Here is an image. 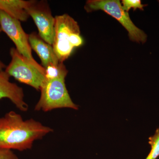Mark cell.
<instances>
[{"instance_id":"obj_1","label":"cell","mask_w":159,"mask_h":159,"mask_svg":"<svg viewBox=\"0 0 159 159\" xmlns=\"http://www.w3.org/2000/svg\"><path fill=\"white\" fill-rule=\"evenodd\" d=\"M53 131V129L37 120H24L19 114L10 111L0 117V148L29 150L35 141Z\"/></svg>"},{"instance_id":"obj_2","label":"cell","mask_w":159,"mask_h":159,"mask_svg":"<svg viewBox=\"0 0 159 159\" xmlns=\"http://www.w3.org/2000/svg\"><path fill=\"white\" fill-rule=\"evenodd\" d=\"M45 79L41 87L40 97L34 110L48 112L57 109H78L71 99L66 87L68 70L63 63L51 66L45 69Z\"/></svg>"},{"instance_id":"obj_3","label":"cell","mask_w":159,"mask_h":159,"mask_svg":"<svg viewBox=\"0 0 159 159\" xmlns=\"http://www.w3.org/2000/svg\"><path fill=\"white\" fill-rule=\"evenodd\" d=\"M55 20L52 46L60 62L63 63L74 48L82 45L84 40L78 23L69 15L56 16Z\"/></svg>"},{"instance_id":"obj_4","label":"cell","mask_w":159,"mask_h":159,"mask_svg":"<svg viewBox=\"0 0 159 159\" xmlns=\"http://www.w3.org/2000/svg\"><path fill=\"white\" fill-rule=\"evenodd\" d=\"M11 60L5 72L10 77L40 91L45 79L46 70L37 62H32L19 53L16 48L10 50Z\"/></svg>"},{"instance_id":"obj_5","label":"cell","mask_w":159,"mask_h":159,"mask_svg":"<svg viewBox=\"0 0 159 159\" xmlns=\"http://www.w3.org/2000/svg\"><path fill=\"white\" fill-rule=\"evenodd\" d=\"M84 9L87 12L99 10L104 11L117 20L126 29L131 41L142 44L147 41V34L134 24L119 0H89L86 2Z\"/></svg>"},{"instance_id":"obj_6","label":"cell","mask_w":159,"mask_h":159,"mask_svg":"<svg viewBox=\"0 0 159 159\" xmlns=\"http://www.w3.org/2000/svg\"><path fill=\"white\" fill-rule=\"evenodd\" d=\"M27 11L34 20L40 37L52 45L54 34L55 17H53L48 2L31 1Z\"/></svg>"},{"instance_id":"obj_7","label":"cell","mask_w":159,"mask_h":159,"mask_svg":"<svg viewBox=\"0 0 159 159\" xmlns=\"http://www.w3.org/2000/svg\"><path fill=\"white\" fill-rule=\"evenodd\" d=\"M0 25L2 31L14 43L19 53L32 62L36 61L32 56L29 34L24 31L20 21L0 10Z\"/></svg>"},{"instance_id":"obj_8","label":"cell","mask_w":159,"mask_h":159,"mask_svg":"<svg viewBox=\"0 0 159 159\" xmlns=\"http://www.w3.org/2000/svg\"><path fill=\"white\" fill-rule=\"evenodd\" d=\"M9 79L10 77L5 71L0 70V99H9L20 111H27L29 105L24 100L23 89Z\"/></svg>"},{"instance_id":"obj_9","label":"cell","mask_w":159,"mask_h":159,"mask_svg":"<svg viewBox=\"0 0 159 159\" xmlns=\"http://www.w3.org/2000/svg\"><path fill=\"white\" fill-rule=\"evenodd\" d=\"M29 40L31 49L38 55L44 68L49 66L56 65L60 62L52 46L44 41L36 32L29 34Z\"/></svg>"},{"instance_id":"obj_10","label":"cell","mask_w":159,"mask_h":159,"mask_svg":"<svg viewBox=\"0 0 159 159\" xmlns=\"http://www.w3.org/2000/svg\"><path fill=\"white\" fill-rule=\"evenodd\" d=\"M31 1L0 0V10L20 21H26L29 18L27 11Z\"/></svg>"},{"instance_id":"obj_11","label":"cell","mask_w":159,"mask_h":159,"mask_svg":"<svg viewBox=\"0 0 159 159\" xmlns=\"http://www.w3.org/2000/svg\"><path fill=\"white\" fill-rule=\"evenodd\" d=\"M151 150L145 159H157L159 157V128L157 129L153 135L148 138Z\"/></svg>"},{"instance_id":"obj_12","label":"cell","mask_w":159,"mask_h":159,"mask_svg":"<svg viewBox=\"0 0 159 159\" xmlns=\"http://www.w3.org/2000/svg\"><path fill=\"white\" fill-rule=\"evenodd\" d=\"M122 4L124 10L127 12L132 8L134 9V11L137 9L143 10L144 7L147 6L142 4L140 0H123Z\"/></svg>"},{"instance_id":"obj_13","label":"cell","mask_w":159,"mask_h":159,"mask_svg":"<svg viewBox=\"0 0 159 159\" xmlns=\"http://www.w3.org/2000/svg\"><path fill=\"white\" fill-rule=\"evenodd\" d=\"M0 159H19L13 151L0 148Z\"/></svg>"},{"instance_id":"obj_14","label":"cell","mask_w":159,"mask_h":159,"mask_svg":"<svg viewBox=\"0 0 159 159\" xmlns=\"http://www.w3.org/2000/svg\"><path fill=\"white\" fill-rule=\"evenodd\" d=\"M2 32V28H1V25H0V34H1ZM6 66L0 60V70H3V69H6Z\"/></svg>"},{"instance_id":"obj_15","label":"cell","mask_w":159,"mask_h":159,"mask_svg":"<svg viewBox=\"0 0 159 159\" xmlns=\"http://www.w3.org/2000/svg\"><path fill=\"white\" fill-rule=\"evenodd\" d=\"M158 2L159 5V1H158Z\"/></svg>"}]
</instances>
